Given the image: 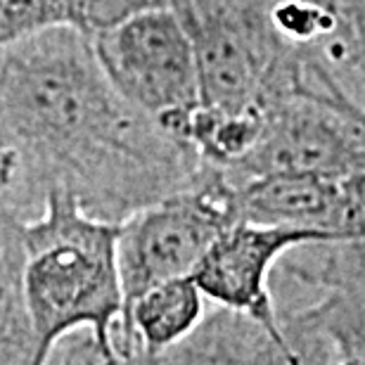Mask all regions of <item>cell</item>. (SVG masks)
I'll return each mask as SVG.
<instances>
[{
  "label": "cell",
  "instance_id": "cell-1",
  "mask_svg": "<svg viewBox=\"0 0 365 365\" xmlns=\"http://www.w3.org/2000/svg\"><path fill=\"white\" fill-rule=\"evenodd\" d=\"M204 159L123 98L91 34L57 24L0 48V185L64 190L91 216L126 221L195 185Z\"/></svg>",
  "mask_w": 365,
  "mask_h": 365
},
{
  "label": "cell",
  "instance_id": "cell-2",
  "mask_svg": "<svg viewBox=\"0 0 365 365\" xmlns=\"http://www.w3.org/2000/svg\"><path fill=\"white\" fill-rule=\"evenodd\" d=\"M21 297L34 334V365H50L64 339L91 334L109 365L123 323L119 223L91 216L64 190L19 223Z\"/></svg>",
  "mask_w": 365,
  "mask_h": 365
},
{
  "label": "cell",
  "instance_id": "cell-3",
  "mask_svg": "<svg viewBox=\"0 0 365 365\" xmlns=\"http://www.w3.org/2000/svg\"><path fill=\"white\" fill-rule=\"evenodd\" d=\"M91 38L114 88L187 140L190 123L202 109V83L195 43L180 14L171 5L150 7L100 29Z\"/></svg>",
  "mask_w": 365,
  "mask_h": 365
},
{
  "label": "cell",
  "instance_id": "cell-4",
  "mask_svg": "<svg viewBox=\"0 0 365 365\" xmlns=\"http://www.w3.org/2000/svg\"><path fill=\"white\" fill-rule=\"evenodd\" d=\"M237 221L235 192L221 169L204 162L187 190L138 209L119 223L123 311L155 284L192 275L221 232Z\"/></svg>",
  "mask_w": 365,
  "mask_h": 365
},
{
  "label": "cell",
  "instance_id": "cell-5",
  "mask_svg": "<svg viewBox=\"0 0 365 365\" xmlns=\"http://www.w3.org/2000/svg\"><path fill=\"white\" fill-rule=\"evenodd\" d=\"M365 157V114L313 93H289L266 112L242 162L221 169L230 185L273 173L346 178Z\"/></svg>",
  "mask_w": 365,
  "mask_h": 365
},
{
  "label": "cell",
  "instance_id": "cell-6",
  "mask_svg": "<svg viewBox=\"0 0 365 365\" xmlns=\"http://www.w3.org/2000/svg\"><path fill=\"white\" fill-rule=\"evenodd\" d=\"M313 242L334 240L311 230L235 221L214 240L192 277L211 306L245 313L284 339L273 299V273L292 250Z\"/></svg>",
  "mask_w": 365,
  "mask_h": 365
},
{
  "label": "cell",
  "instance_id": "cell-7",
  "mask_svg": "<svg viewBox=\"0 0 365 365\" xmlns=\"http://www.w3.org/2000/svg\"><path fill=\"white\" fill-rule=\"evenodd\" d=\"M237 221L311 230L334 240L349 235L344 178L311 173H273L232 185Z\"/></svg>",
  "mask_w": 365,
  "mask_h": 365
},
{
  "label": "cell",
  "instance_id": "cell-8",
  "mask_svg": "<svg viewBox=\"0 0 365 365\" xmlns=\"http://www.w3.org/2000/svg\"><path fill=\"white\" fill-rule=\"evenodd\" d=\"M114 365H299L287 341L245 313L209 306L197 330L159 354L133 351Z\"/></svg>",
  "mask_w": 365,
  "mask_h": 365
},
{
  "label": "cell",
  "instance_id": "cell-9",
  "mask_svg": "<svg viewBox=\"0 0 365 365\" xmlns=\"http://www.w3.org/2000/svg\"><path fill=\"white\" fill-rule=\"evenodd\" d=\"M192 275L155 284L123 311L121 334L116 341V359L133 351L159 354L190 337L209 311Z\"/></svg>",
  "mask_w": 365,
  "mask_h": 365
},
{
  "label": "cell",
  "instance_id": "cell-10",
  "mask_svg": "<svg viewBox=\"0 0 365 365\" xmlns=\"http://www.w3.org/2000/svg\"><path fill=\"white\" fill-rule=\"evenodd\" d=\"M57 24H71L69 0H0V48Z\"/></svg>",
  "mask_w": 365,
  "mask_h": 365
},
{
  "label": "cell",
  "instance_id": "cell-11",
  "mask_svg": "<svg viewBox=\"0 0 365 365\" xmlns=\"http://www.w3.org/2000/svg\"><path fill=\"white\" fill-rule=\"evenodd\" d=\"M349 207V235L351 240L365 237V157L344 178Z\"/></svg>",
  "mask_w": 365,
  "mask_h": 365
},
{
  "label": "cell",
  "instance_id": "cell-12",
  "mask_svg": "<svg viewBox=\"0 0 365 365\" xmlns=\"http://www.w3.org/2000/svg\"><path fill=\"white\" fill-rule=\"evenodd\" d=\"M330 365H365V341L334 349Z\"/></svg>",
  "mask_w": 365,
  "mask_h": 365
}]
</instances>
